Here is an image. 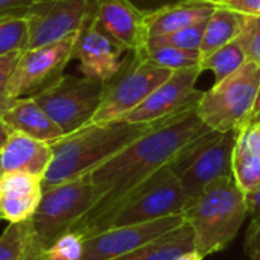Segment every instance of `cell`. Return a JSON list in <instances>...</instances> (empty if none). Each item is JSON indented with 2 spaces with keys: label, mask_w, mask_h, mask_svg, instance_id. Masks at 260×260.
<instances>
[{
  "label": "cell",
  "mask_w": 260,
  "mask_h": 260,
  "mask_svg": "<svg viewBox=\"0 0 260 260\" xmlns=\"http://www.w3.org/2000/svg\"><path fill=\"white\" fill-rule=\"evenodd\" d=\"M197 105L154 122L140 137L88 174L93 186V206L72 232L84 238L91 236L133 190L169 166L183 148L210 129L200 119Z\"/></svg>",
  "instance_id": "6da1fadb"
},
{
  "label": "cell",
  "mask_w": 260,
  "mask_h": 260,
  "mask_svg": "<svg viewBox=\"0 0 260 260\" xmlns=\"http://www.w3.org/2000/svg\"><path fill=\"white\" fill-rule=\"evenodd\" d=\"M152 123L123 120L88 123L72 134L62 136L50 143L53 157L41 178V186L47 187L90 174L148 131Z\"/></svg>",
  "instance_id": "7a4b0ae2"
},
{
  "label": "cell",
  "mask_w": 260,
  "mask_h": 260,
  "mask_svg": "<svg viewBox=\"0 0 260 260\" xmlns=\"http://www.w3.org/2000/svg\"><path fill=\"white\" fill-rule=\"evenodd\" d=\"M195 250L206 259L225 250L248 218L247 195L233 177L221 178L190 200L183 212Z\"/></svg>",
  "instance_id": "3957f363"
},
{
  "label": "cell",
  "mask_w": 260,
  "mask_h": 260,
  "mask_svg": "<svg viewBox=\"0 0 260 260\" xmlns=\"http://www.w3.org/2000/svg\"><path fill=\"white\" fill-rule=\"evenodd\" d=\"M238 129L213 131L193 139L169 163V169L180 181L187 200L197 198L212 183L233 177L232 158Z\"/></svg>",
  "instance_id": "277c9868"
},
{
  "label": "cell",
  "mask_w": 260,
  "mask_h": 260,
  "mask_svg": "<svg viewBox=\"0 0 260 260\" xmlns=\"http://www.w3.org/2000/svg\"><path fill=\"white\" fill-rule=\"evenodd\" d=\"M260 82V66L247 61L239 70L203 93L197 113L213 131L239 129L250 122Z\"/></svg>",
  "instance_id": "5b68a950"
},
{
  "label": "cell",
  "mask_w": 260,
  "mask_h": 260,
  "mask_svg": "<svg viewBox=\"0 0 260 260\" xmlns=\"http://www.w3.org/2000/svg\"><path fill=\"white\" fill-rule=\"evenodd\" d=\"M172 72L149 61L143 50L126 52L117 73L104 82L102 101L91 123L120 120L126 113L140 105L152 90L165 82Z\"/></svg>",
  "instance_id": "8992f818"
},
{
  "label": "cell",
  "mask_w": 260,
  "mask_h": 260,
  "mask_svg": "<svg viewBox=\"0 0 260 260\" xmlns=\"http://www.w3.org/2000/svg\"><path fill=\"white\" fill-rule=\"evenodd\" d=\"M189 200L169 166L160 169L133 190L98 227L99 233L114 227L136 225L183 215Z\"/></svg>",
  "instance_id": "52a82bcc"
},
{
  "label": "cell",
  "mask_w": 260,
  "mask_h": 260,
  "mask_svg": "<svg viewBox=\"0 0 260 260\" xmlns=\"http://www.w3.org/2000/svg\"><path fill=\"white\" fill-rule=\"evenodd\" d=\"M93 206V186L88 174L59 184L43 187L35 213L30 218L34 235L46 251L59 238L72 232Z\"/></svg>",
  "instance_id": "ba28073f"
},
{
  "label": "cell",
  "mask_w": 260,
  "mask_h": 260,
  "mask_svg": "<svg viewBox=\"0 0 260 260\" xmlns=\"http://www.w3.org/2000/svg\"><path fill=\"white\" fill-rule=\"evenodd\" d=\"M102 81L61 75L55 82L30 98L67 136L91 123L102 101Z\"/></svg>",
  "instance_id": "9c48e42d"
},
{
  "label": "cell",
  "mask_w": 260,
  "mask_h": 260,
  "mask_svg": "<svg viewBox=\"0 0 260 260\" xmlns=\"http://www.w3.org/2000/svg\"><path fill=\"white\" fill-rule=\"evenodd\" d=\"M78 34L46 46L23 50L11 75V96L14 99L30 98L55 82L72 59Z\"/></svg>",
  "instance_id": "30bf717a"
},
{
  "label": "cell",
  "mask_w": 260,
  "mask_h": 260,
  "mask_svg": "<svg viewBox=\"0 0 260 260\" xmlns=\"http://www.w3.org/2000/svg\"><path fill=\"white\" fill-rule=\"evenodd\" d=\"M201 73L200 66L174 70L165 82L152 90L140 105L126 113L120 120L129 123H152L197 105L204 93L195 88Z\"/></svg>",
  "instance_id": "8fae6325"
},
{
  "label": "cell",
  "mask_w": 260,
  "mask_h": 260,
  "mask_svg": "<svg viewBox=\"0 0 260 260\" xmlns=\"http://www.w3.org/2000/svg\"><path fill=\"white\" fill-rule=\"evenodd\" d=\"M94 11V0H40L27 15V49L78 34Z\"/></svg>",
  "instance_id": "7c38bea8"
},
{
  "label": "cell",
  "mask_w": 260,
  "mask_h": 260,
  "mask_svg": "<svg viewBox=\"0 0 260 260\" xmlns=\"http://www.w3.org/2000/svg\"><path fill=\"white\" fill-rule=\"evenodd\" d=\"M184 222L183 215L157 219L152 222L114 227L88 238H84L81 260H114L122 257L155 238L180 227Z\"/></svg>",
  "instance_id": "4fadbf2b"
},
{
  "label": "cell",
  "mask_w": 260,
  "mask_h": 260,
  "mask_svg": "<svg viewBox=\"0 0 260 260\" xmlns=\"http://www.w3.org/2000/svg\"><path fill=\"white\" fill-rule=\"evenodd\" d=\"M123 53L126 52L101 29L91 14L76 37L72 59L79 62L84 76L105 82L120 69Z\"/></svg>",
  "instance_id": "5bb4252c"
},
{
  "label": "cell",
  "mask_w": 260,
  "mask_h": 260,
  "mask_svg": "<svg viewBox=\"0 0 260 260\" xmlns=\"http://www.w3.org/2000/svg\"><path fill=\"white\" fill-rule=\"evenodd\" d=\"M93 17L101 29L125 52H140L148 46L146 12L129 0H94Z\"/></svg>",
  "instance_id": "9a60e30c"
},
{
  "label": "cell",
  "mask_w": 260,
  "mask_h": 260,
  "mask_svg": "<svg viewBox=\"0 0 260 260\" xmlns=\"http://www.w3.org/2000/svg\"><path fill=\"white\" fill-rule=\"evenodd\" d=\"M43 186L41 177L26 172H6L0 175V219L23 222L35 213Z\"/></svg>",
  "instance_id": "2e32d148"
},
{
  "label": "cell",
  "mask_w": 260,
  "mask_h": 260,
  "mask_svg": "<svg viewBox=\"0 0 260 260\" xmlns=\"http://www.w3.org/2000/svg\"><path fill=\"white\" fill-rule=\"evenodd\" d=\"M52 157L50 143L9 131L0 146V175L6 172H26L43 178Z\"/></svg>",
  "instance_id": "e0dca14e"
},
{
  "label": "cell",
  "mask_w": 260,
  "mask_h": 260,
  "mask_svg": "<svg viewBox=\"0 0 260 260\" xmlns=\"http://www.w3.org/2000/svg\"><path fill=\"white\" fill-rule=\"evenodd\" d=\"M216 6L212 0H184L146 12L148 38L166 35L207 20ZM148 40V41H149Z\"/></svg>",
  "instance_id": "ac0fdd59"
},
{
  "label": "cell",
  "mask_w": 260,
  "mask_h": 260,
  "mask_svg": "<svg viewBox=\"0 0 260 260\" xmlns=\"http://www.w3.org/2000/svg\"><path fill=\"white\" fill-rule=\"evenodd\" d=\"M2 120L9 131H17L46 143H52L64 136L61 128L32 98H17L2 116Z\"/></svg>",
  "instance_id": "d6986e66"
},
{
  "label": "cell",
  "mask_w": 260,
  "mask_h": 260,
  "mask_svg": "<svg viewBox=\"0 0 260 260\" xmlns=\"http://www.w3.org/2000/svg\"><path fill=\"white\" fill-rule=\"evenodd\" d=\"M190 250H195L193 233L192 229L183 222L180 227L114 260H175Z\"/></svg>",
  "instance_id": "ffe728a7"
},
{
  "label": "cell",
  "mask_w": 260,
  "mask_h": 260,
  "mask_svg": "<svg viewBox=\"0 0 260 260\" xmlns=\"http://www.w3.org/2000/svg\"><path fill=\"white\" fill-rule=\"evenodd\" d=\"M244 26V15L225 8H216L207 18L200 46L201 59L236 40Z\"/></svg>",
  "instance_id": "44dd1931"
},
{
  "label": "cell",
  "mask_w": 260,
  "mask_h": 260,
  "mask_svg": "<svg viewBox=\"0 0 260 260\" xmlns=\"http://www.w3.org/2000/svg\"><path fill=\"white\" fill-rule=\"evenodd\" d=\"M44 250L40 247L30 219L8 222L0 235V260H40Z\"/></svg>",
  "instance_id": "7402d4cb"
},
{
  "label": "cell",
  "mask_w": 260,
  "mask_h": 260,
  "mask_svg": "<svg viewBox=\"0 0 260 260\" xmlns=\"http://www.w3.org/2000/svg\"><path fill=\"white\" fill-rule=\"evenodd\" d=\"M247 55L245 50L241 44V41L236 38L230 41L229 44L222 46L221 49L215 50L209 56L203 58L200 61V69L204 70H212L215 73V82H221L227 76L233 75L236 70H239L245 62H247Z\"/></svg>",
  "instance_id": "603a6c76"
},
{
  "label": "cell",
  "mask_w": 260,
  "mask_h": 260,
  "mask_svg": "<svg viewBox=\"0 0 260 260\" xmlns=\"http://www.w3.org/2000/svg\"><path fill=\"white\" fill-rule=\"evenodd\" d=\"M232 172L238 187L250 195L260 187V158L235 143Z\"/></svg>",
  "instance_id": "cb8c5ba5"
},
{
  "label": "cell",
  "mask_w": 260,
  "mask_h": 260,
  "mask_svg": "<svg viewBox=\"0 0 260 260\" xmlns=\"http://www.w3.org/2000/svg\"><path fill=\"white\" fill-rule=\"evenodd\" d=\"M143 52L149 61L169 70L193 67L198 66L201 61L200 50H186L171 46H160V47H146L143 49Z\"/></svg>",
  "instance_id": "d4e9b609"
},
{
  "label": "cell",
  "mask_w": 260,
  "mask_h": 260,
  "mask_svg": "<svg viewBox=\"0 0 260 260\" xmlns=\"http://www.w3.org/2000/svg\"><path fill=\"white\" fill-rule=\"evenodd\" d=\"M29 44L27 17H12L0 20V55L23 52Z\"/></svg>",
  "instance_id": "484cf974"
},
{
  "label": "cell",
  "mask_w": 260,
  "mask_h": 260,
  "mask_svg": "<svg viewBox=\"0 0 260 260\" xmlns=\"http://www.w3.org/2000/svg\"><path fill=\"white\" fill-rule=\"evenodd\" d=\"M206 21H200L195 23L189 27L166 34V35H160V37H154L148 41L146 47H160V46H171V47H178V49H186V50H200L201 41H203V35H204V27H206Z\"/></svg>",
  "instance_id": "4316f807"
},
{
  "label": "cell",
  "mask_w": 260,
  "mask_h": 260,
  "mask_svg": "<svg viewBox=\"0 0 260 260\" xmlns=\"http://www.w3.org/2000/svg\"><path fill=\"white\" fill-rule=\"evenodd\" d=\"M84 248V236L69 232L44 251L46 260H81Z\"/></svg>",
  "instance_id": "83f0119b"
},
{
  "label": "cell",
  "mask_w": 260,
  "mask_h": 260,
  "mask_svg": "<svg viewBox=\"0 0 260 260\" xmlns=\"http://www.w3.org/2000/svg\"><path fill=\"white\" fill-rule=\"evenodd\" d=\"M247 59L260 66V17L244 15V26L238 37Z\"/></svg>",
  "instance_id": "f1b7e54d"
},
{
  "label": "cell",
  "mask_w": 260,
  "mask_h": 260,
  "mask_svg": "<svg viewBox=\"0 0 260 260\" xmlns=\"http://www.w3.org/2000/svg\"><path fill=\"white\" fill-rule=\"evenodd\" d=\"M20 55L21 52L0 55V117L9 110V107L15 101L9 93V81Z\"/></svg>",
  "instance_id": "f546056e"
},
{
  "label": "cell",
  "mask_w": 260,
  "mask_h": 260,
  "mask_svg": "<svg viewBox=\"0 0 260 260\" xmlns=\"http://www.w3.org/2000/svg\"><path fill=\"white\" fill-rule=\"evenodd\" d=\"M236 145L260 158V123L250 120L238 129Z\"/></svg>",
  "instance_id": "4dcf8cb0"
},
{
  "label": "cell",
  "mask_w": 260,
  "mask_h": 260,
  "mask_svg": "<svg viewBox=\"0 0 260 260\" xmlns=\"http://www.w3.org/2000/svg\"><path fill=\"white\" fill-rule=\"evenodd\" d=\"M40 0H0V20L27 17Z\"/></svg>",
  "instance_id": "1f68e13d"
},
{
  "label": "cell",
  "mask_w": 260,
  "mask_h": 260,
  "mask_svg": "<svg viewBox=\"0 0 260 260\" xmlns=\"http://www.w3.org/2000/svg\"><path fill=\"white\" fill-rule=\"evenodd\" d=\"M216 8H225L242 15L260 17V0H212Z\"/></svg>",
  "instance_id": "d6a6232c"
},
{
  "label": "cell",
  "mask_w": 260,
  "mask_h": 260,
  "mask_svg": "<svg viewBox=\"0 0 260 260\" xmlns=\"http://www.w3.org/2000/svg\"><path fill=\"white\" fill-rule=\"evenodd\" d=\"M245 253L250 260L260 259V219L256 224L248 225L245 235Z\"/></svg>",
  "instance_id": "836d02e7"
},
{
  "label": "cell",
  "mask_w": 260,
  "mask_h": 260,
  "mask_svg": "<svg viewBox=\"0 0 260 260\" xmlns=\"http://www.w3.org/2000/svg\"><path fill=\"white\" fill-rule=\"evenodd\" d=\"M129 2L143 12H152L158 8H163V6H168L172 3H178V2H184V0H129Z\"/></svg>",
  "instance_id": "e575fe53"
},
{
  "label": "cell",
  "mask_w": 260,
  "mask_h": 260,
  "mask_svg": "<svg viewBox=\"0 0 260 260\" xmlns=\"http://www.w3.org/2000/svg\"><path fill=\"white\" fill-rule=\"evenodd\" d=\"M247 203H248V216H250V225L256 224L260 219V187L247 195Z\"/></svg>",
  "instance_id": "d590c367"
},
{
  "label": "cell",
  "mask_w": 260,
  "mask_h": 260,
  "mask_svg": "<svg viewBox=\"0 0 260 260\" xmlns=\"http://www.w3.org/2000/svg\"><path fill=\"white\" fill-rule=\"evenodd\" d=\"M175 260H204V257L197 250H190L187 253H183L181 256H178Z\"/></svg>",
  "instance_id": "8d00e7d4"
},
{
  "label": "cell",
  "mask_w": 260,
  "mask_h": 260,
  "mask_svg": "<svg viewBox=\"0 0 260 260\" xmlns=\"http://www.w3.org/2000/svg\"><path fill=\"white\" fill-rule=\"evenodd\" d=\"M257 113H260V82L259 88H257V96H256V104H254V110H253V116H256ZM251 116V117H253ZM251 120V119H250Z\"/></svg>",
  "instance_id": "74e56055"
},
{
  "label": "cell",
  "mask_w": 260,
  "mask_h": 260,
  "mask_svg": "<svg viewBox=\"0 0 260 260\" xmlns=\"http://www.w3.org/2000/svg\"><path fill=\"white\" fill-rule=\"evenodd\" d=\"M8 133H9L8 126L3 123V120H2V117H0V139H5V137L8 136Z\"/></svg>",
  "instance_id": "f35d334b"
},
{
  "label": "cell",
  "mask_w": 260,
  "mask_h": 260,
  "mask_svg": "<svg viewBox=\"0 0 260 260\" xmlns=\"http://www.w3.org/2000/svg\"><path fill=\"white\" fill-rule=\"evenodd\" d=\"M251 120H254V122H259L260 123V113H257L256 116H253V117H251Z\"/></svg>",
  "instance_id": "ab89813d"
},
{
  "label": "cell",
  "mask_w": 260,
  "mask_h": 260,
  "mask_svg": "<svg viewBox=\"0 0 260 260\" xmlns=\"http://www.w3.org/2000/svg\"><path fill=\"white\" fill-rule=\"evenodd\" d=\"M5 139H6V137H5ZM5 139H0V143H2V142H5Z\"/></svg>",
  "instance_id": "60d3db41"
},
{
  "label": "cell",
  "mask_w": 260,
  "mask_h": 260,
  "mask_svg": "<svg viewBox=\"0 0 260 260\" xmlns=\"http://www.w3.org/2000/svg\"><path fill=\"white\" fill-rule=\"evenodd\" d=\"M40 260H46V257H44V254H43V257H41V259Z\"/></svg>",
  "instance_id": "b9f144b4"
}]
</instances>
